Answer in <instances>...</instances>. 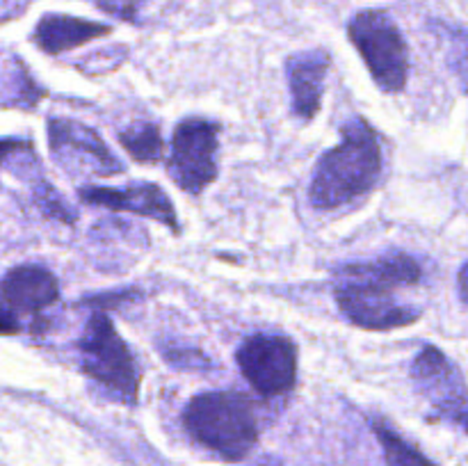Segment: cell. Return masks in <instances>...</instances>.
<instances>
[{"label": "cell", "instance_id": "1", "mask_svg": "<svg viewBox=\"0 0 468 466\" xmlns=\"http://www.w3.org/2000/svg\"><path fill=\"white\" fill-rule=\"evenodd\" d=\"M382 144L366 119H350L343 126V142L320 155L311 178V204L336 210L368 195L382 176Z\"/></svg>", "mask_w": 468, "mask_h": 466}, {"label": "cell", "instance_id": "2", "mask_svg": "<svg viewBox=\"0 0 468 466\" xmlns=\"http://www.w3.org/2000/svg\"><path fill=\"white\" fill-rule=\"evenodd\" d=\"M183 425L195 441L227 461L245 460L259 441L254 405L238 391L195 396L183 411Z\"/></svg>", "mask_w": 468, "mask_h": 466}, {"label": "cell", "instance_id": "3", "mask_svg": "<svg viewBox=\"0 0 468 466\" xmlns=\"http://www.w3.org/2000/svg\"><path fill=\"white\" fill-rule=\"evenodd\" d=\"M82 370L99 382L110 396L126 405H135L140 396V373L133 352L117 334L112 320L105 313H94L76 343Z\"/></svg>", "mask_w": 468, "mask_h": 466}, {"label": "cell", "instance_id": "4", "mask_svg": "<svg viewBox=\"0 0 468 466\" xmlns=\"http://www.w3.org/2000/svg\"><path fill=\"white\" fill-rule=\"evenodd\" d=\"M347 32L373 73V80L391 94L405 90L410 78V48L391 16L379 9H366L352 18Z\"/></svg>", "mask_w": 468, "mask_h": 466}, {"label": "cell", "instance_id": "5", "mask_svg": "<svg viewBox=\"0 0 468 466\" xmlns=\"http://www.w3.org/2000/svg\"><path fill=\"white\" fill-rule=\"evenodd\" d=\"M218 123L204 117H187L172 137L167 172L187 195H201L218 176Z\"/></svg>", "mask_w": 468, "mask_h": 466}, {"label": "cell", "instance_id": "6", "mask_svg": "<svg viewBox=\"0 0 468 466\" xmlns=\"http://www.w3.org/2000/svg\"><path fill=\"white\" fill-rule=\"evenodd\" d=\"M236 361L247 382L265 397L291 391L297 379V347L282 334L261 332L245 338Z\"/></svg>", "mask_w": 468, "mask_h": 466}, {"label": "cell", "instance_id": "7", "mask_svg": "<svg viewBox=\"0 0 468 466\" xmlns=\"http://www.w3.org/2000/svg\"><path fill=\"white\" fill-rule=\"evenodd\" d=\"M396 288L382 286V283L359 281V279L336 277L338 309L343 318L361 329H396L407 327L420 318V311L410 304H402L393 297Z\"/></svg>", "mask_w": 468, "mask_h": 466}, {"label": "cell", "instance_id": "8", "mask_svg": "<svg viewBox=\"0 0 468 466\" xmlns=\"http://www.w3.org/2000/svg\"><path fill=\"white\" fill-rule=\"evenodd\" d=\"M46 132H48L50 151L69 174L114 176L123 169L112 151L103 144V140L85 123L53 117L46 126Z\"/></svg>", "mask_w": 468, "mask_h": 466}, {"label": "cell", "instance_id": "9", "mask_svg": "<svg viewBox=\"0 0 468 466\" xmlns=\"http://www.w3.org/2000/svg\"><path fill=\"white\" fill-rule=\"evenodd\" d=\"M411 379L419 393L432 402L434 411L455 420L462 429L466 425V384L455 361L439 347L425 345L411 364Z\"/></svg>", "mask_w": 468, "mask_h": 466}, {"label": "cell", "instance_id": "10", "mask_svg": "<svg viewBox=\"0 0 468 466\" xmlns=\"http://www.w3.org/2000/svg\"><path fill=\"white\" fill-rule=\"evenodd\" d=\"M78 196L90 206H99V208L112 210V213L142 215V217H151L155 222L165 224L174 233L181 231L176 210H174L167 192L163 187L154 185V183H140V185L128 187L87 185L78 190Z\"/></svg>", "mask_w": 468, "mask_h": 466}, {"label": "cell", "instance_id": "11", "mask_svg": "<svg viewBox=\"0 0 468 466\" xmlns=\"http://www.w3.org/2000/svg\"><path fill=\"white\" fill-rule=\"evenodd\" d=\"M0 295L12 306L14 313H39L58 302L59 286L50 270L39 265H18L3 277Z\"/></svg>", "mask_w": 468, "mask_h": 466}, {"label": "cell", "instance_id": "12", "mask_svg": "<svg viewBox=\"0 0 468 466\" xmlns=\"http://www.w3.org/2000/svg\"><path fill=\"white\" fill-rule=\"evenodd\" d=\"M327 67L329 55L324 50H304V53L292 55L286 62L292 112L304 122L318 114Z\"/></svg>", "mask_w": 468, "mask_h": 466}, {"label": "cell", "instance_id": "13", "mask_svg": "<svg viewBox=\"0 0 468 466\" xmlns=\"http://www.w3.org/2000/svg\"><path fill=\"white\" fill-rule=\"evenodd\" d=\"M336 277L359 279V281L382 283L388 288L416 286L420 281V265L414 256L402 254V251H391L379 259L356 260L338 268Z\"/></svg>", "mask_w": 468, "mask_h": 466}, {"label": "cell", "instance_id": "14", "mask_svg": "<svg viewBox=\"0 0 468 466\" xmlns=\"http://www.w3.org/2000/svg\"><path fill=\"white\" fill-rule=\"evenodd\" d=\"M110 27L101 26V23L85 21V18L73 16H59V14H48L39 21L35 30V44L39 46L44 53L59 55L64 50L78 48V46L87 44V41L96 39V37L108 35Z\"/></svg>", "mask_w": 468, "mask_h": 466}, {"label": "cell", "instance_id": "15", "mask_svg": "<svg viewBox=\"0 0 468 466\" xmlns=\"http://www.w3.org/2000/svg\"><path fill=\"white\" fill-rule=\"evenodd\" d=\"M373 429L375 434H378L379 443H382L384 457H387L388 466H437L434 461H430L419 448L411 446L407 439H402L387 420L375 418Z\"/></svg>", "mask_w": 468, "mask_h": 466}, {"label": "cell", "instance_id": "16", "mask_svg": "<svg viewBox=\"0 0 468 466\" xmlns=\"http://www.w3.org/2000/svg\"><path fill=\"white\" fill-rule=\"evenodd\" d=\"M119 142L137 163H155L163 158V137L155 123L137 122L119 132Z\"/></svg>", "mask_w": 468, "mask_h": 466}, {"label": "cell", "instance_id": "17", "mask_svg": "<svg viewBox=\"0 0 468 466\" xmlns=\"http://www.w3.org/2000/svg\"><path fill=\"white\" fill-rule=\"evenodd\" d=\"M18 329H21L18 315L14 313L12 306L0 295V336H12V334H18Z\"/></svg>", "mask_w": 468, "mask_h": 466}, {"label": "cell", "instance_id": "18", "mask_svg": "<svg viewBox=\"0 0 468 466\" xmlns=\"http://www.w3.org/2000/svg\"><path fill=\"white\" fill-rule=\"evenodd\" d=\"M26 149H30V144H27L26 140H0V167H3L9 158H14V155L21 154V151Z\"/></svg>", "mask_w": 468, "mask_h": 466}, {"label": "cell", "instance_id": "19", "mask_svg": "<svg viewBox=\"0 0 468 466\" xmlns=\"http://www.w3.org/2000/svg\"><path fill=\"white\" fill-rule=\"evenodd\" d=\"M256 466H282V464H277V461H261V464Z\"/></svg>", "mask_w": 468, "mask_h": 466}]
</instances>
